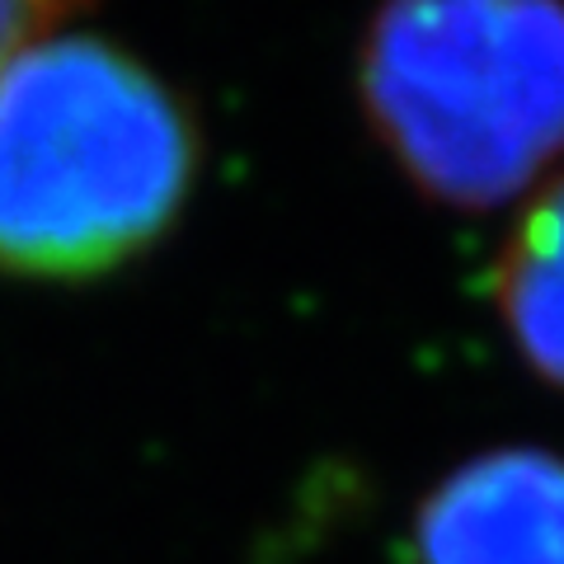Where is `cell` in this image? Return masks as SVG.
Wrapping results in <instances>:
<instances>
[{
  "mask_svg": "<svg viewBox=\"0 0 564 564\" xmlns=\"http://www.w3.org/2000/svg\"><path fill=\"white\" fill-rule=\"evenodd\" d=\"M193 132L122 47L52 39L0 70V269L90 278L180 217Z\"/></svg>",
  "mask_w": 564,
  "mask_h": 564,
  "instance_id": "1",
  "label": "cell"
},
{
  "mask_svg": "<svg viewBox=\"0 0 564 564\" xmlns=\"http://www.w3.org/2000/svg\"><path fill=\"white\" fill-rule=\"evenodd\" d=\"M419 564H564V462L536 447L475 456L419 508Z\"/></svg>",
  "mask_w": 564,
  "mask_h": 564,
  "instance_id": "3",
  "label": "cell"
},
{
  "mask_svg": "<svg viewBox=\"0 0 564 564\" xmlns=\"http://www.w3.org/2000/svg\"><path fill=\"white\" fill-rule=\"evenodd\" d=\"M381 147L452 207H494L564 155V0H386L362 43Z\"/></svg>",
  "mask_w": 564,
  "mask_h": 564,
  "instance_id": "2",
  "label": "cell"
},
{
  "mask_svg": "<svg viewBox=\"0 0 564 564\" xmlns=\"http://www.w3.org/2000/svg\"><path fill=\"white\" fill-rule=\"evenodd\" d=\"M80 0H0V70H6L24 47L57 33V24Z\"/></svg>",
  "mask_w": 564,
  "mask_h": 564,
  "instance_id": "5",
  "label": "cell"
},
{
  "mask_svg": "<svg viewBox=\"0 0 564 564\" xmlns=\"http://www.w3.org/2000/svg\"><path fill=\"white\" fill-rule=\"evenodd\" d=\"M494 302L527 367L564 391V180L536 193L508 236Z\"/></svg>",
  "mask_w": 564,
  "mask_h": 564,
  "instance_id": "4",
  "label": "cell"
}]
</instances>
